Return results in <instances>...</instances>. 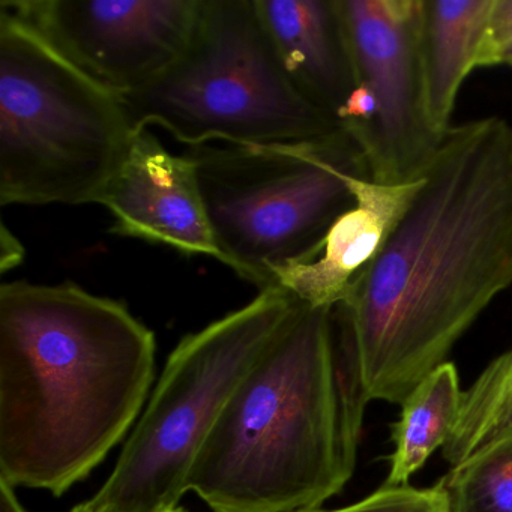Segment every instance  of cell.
<instances>
[{
    "mask_svg": "<svg viewBox=\"0 0 512 512\" xmlns=\"http://www.w3.org/2000/svg\"><path fill=\"white\" fill-rule=\"evenodd\" d=\"M494 0H424L421 55L425 104L434 133L445 139L461 86L478 68Z\"/></svg>",
    "mask_w": 512,
    "mask_h": 512,
    "instance_id": "4fadbf2b",
    "label": "cell"
},
{
    "mask_svg": "<svg viewBox=\"0 0 512 512\" xmlns=\"http://www.w3.org/2000/svg\"><path fill=\"white\" fill-rule=\"evenodd\" d=\"M0 512H28L17 497L16 487L4 478H0Z\"/></svg>",
    "mask_w": 512,
    "mask_h": 512,
    "instance_id": "d6986e66",
    "label": "cell"
},
{
    "mask_svg": "<svg viewBox=\"0 0 512 512\" xmlns=\"http://www.w3.org/2000/svg\"><path fill=\"white\" fill-rule=\"evenodd\" d=\"M154 332L74 283L0 286V478L64 496L143 413Z\"/></svg>",
    "mask_w": 512,
    "mask_h": 512,
    "instance_id": "7a4b0ae2",
    "label": "cell"
},
{
    "mask_svg": "<svg viewBox=\"0 0 512 512\" xmlns=\"http://www.w3.org/2000/svg\"><path fill=\"white\" fill-rule=\"evenodd\" d=\"M2 244L7 245L8 250H4L2 248V259H0V266H2V271H7V269L14 268V266L19 265L20 260H22L23 254L16 253L14 250V245L19 244L17 239L8 232L7 227L2 226Z\"/></svg>",
    "mask_w": 512,
    "mask_h": 512,
    "instance_id": "ffe728a7",
    "label": "cell"
},
{
    "mask_svg": "<svg viewBox=\"0 0 512 512\" xmlns=\"http://www.w3.org/2000/svg\"><path fill=\"white\" fill-rule=\"evenodd\" d=\"M500 65L512 67V44L503 52L502 58H500Z\"/></svg>",
    "mask_w": 512,
    "mask_h": 512,
    "instance_id": "7402d4cb",
    "label": "cell"
},
{
    "mask_svg": "<svg viewBox=\"0 0 512 512\" xmlns=\"http://www.w3.org/2000/svg\"><path fill=\"white\" fill-rule=\"evenodd\" d=\"M512 437V347L497 356L463 394L460 416L443 446L451 467Z\"/></svg>",
    "mask_w": 512,
    "mask_h": 512,
    "instance_id": "9a60e30c",
    "label": "cell"
},
{
    "mask_svg": "<svg viewBox=\"0 0 512 512\" xmlns=\"http://www.w3.org/2000/svg\"><path fill=\"white\" fill-rule=\"evenodd\" d=\"M256 7L293 85L337 122L355 88L337 0H256Z\"/></svg>",
    "mask_w": 512,
    "mask_h": 512,
    "instance_id": "7c38bea8",
    "label": "cell"
},
{
    "mask_svg": "<svg viewBox=\"0 0 512 512\" xmlns=\"http://www.w3.org/2000/svg\"><path fill=\"white\" fill-rule=\"evenodd\" d=\"M283 287L185 335L167 359L91 512H169L188 491L200 449L257 359L298 310Z\"/></svg>",
    "mask_w": 512,
    "mask_h": 512,
    "instance_id": "52a82bcc",
    "label": "cell"
},
{
    "mask_svg": "<svg viewBox=\"0 0 512 512\" xmlns=\"http://www.w3.org/2000/svg\"><path fill=\"white\" fill-rule=\"evenodd\" d=\"M355 85L373 98V121L353 140L371 181H418L445 139L428 121L422 70L424 0H337Z\"/></svg>",
    "mask_w": 512,
    "mask_h": 512,
    "instance_id": "ba28073f",
    "label": "cell"
},
{
    "mask_svg": "<svg viewBox=\"0 0 512 512\" xmlns=\"http://www.w3.org/2000/svg\"><path fill=\"white\" fill-rule=\"evenodd\" d=\"M422 178L407 184H379L358 176L352 181L355 205L329 229L319 256L305 265L274 272L283 287L311 307H334L382 250L388 236L421 188Z\"/></svg>",
    "mask_w": 512,
    "mask_h": 512,
    "instance_id": "8fae6325",
    "label": "cell"
},
{
    "mask_svg": "<svg viewBox=\"0 0 512 512\" xmlns=\"http://www.w3.org/2000/svg\"><path fill=\"white\" fill-rule=\"evenodd\" d=\"M512 286V124L455 125L335 313L368 401L403 404Z\"/></svg>",
    "mask_w": 512,
    "mask_h": 512,
    "instance_id": "6da1fadb",
    "label": "cell"
},
{
    "mask_svg": "<svg viewBox=\"0 0 512 512\" xmlns=\"http://www.w3.org/2000/svg\"><path fill=\"white\" fill-rule=\"evenodd\" d=\"M299 512H449V509L439 485L431 488L383 485L370 496L344 508L331 511L319 508Z\"/></svg>",
    "mask_w": 512,
    "mask_h": 512,
    "instance_id": "e0dca14e",
    "label": "cell"
},
{
    "mask_svg": "<svg viewBox=\"0 0 512 512\" xmlns=\"http://www.w3.org/2000/svg\"><path fill=\"white\" fill-rule=\"evenodd\" d=\"M367 403L335 305L301 302L224 407L188 491L214 512L319 509L355 472Z\"/></svg>",
    "mask_w": 512,
    "mask_h": 512,
    "instance_id": "3957f363",
    "label": "cell"
},
{
    "mask_svg": "<svg viewBox=\"0 0 512 512\" xmlns=\"http://www.w3.org/2000/svg\"><path fill=\"white\" fill-rule=\"evenodd\" d=\"M121 100L134 130L164 128L191 148L298 142L340 130L287 76L256 0H205L184 55Z\"/></svg>",
    "mask_w": 512,
    "mask_h": 512,
    "instance_id": "8992f818",
    "label": "cell"
},
{
    "mask_svg": "<svg viewBox=\"0 0 512 512\" xmlns=\"http://www.w3.org/2000/svg\"><path fill=\"white\" fill-rule=\"evenodd\" d=\"M100 205L113 215L110 233L223 263L200 190L196 164L167 151L148 128L137 130L127 158Z\"/></svg>",
    "mask_w": 512,
    "mask_h": 512,
    "instance_id": "30bf717a",
    "label": "cell"
},
{
    "mask_svg": "<svg viewBox=\"0 0 512 512\" xmlns=\"http://www.w3.org/2000/svg\"><path fill=\"white\" fill-rule=\"evenodd\" d=\"M205 0H2L92 80L124 97L163 76L193 40Z\"/></svg>",
    "mask_w": 512,
    "mask_h": 512,
    "instance_id": "9c48e42d",
    "label": "cell"
},
{
    "mask_svg": "<svg viewBox=\"0 0 512 512\" xmlns=\"http://www.w3.org/2000/svg\"><path fill=\"white\" fill-rule=\"evenodd\" d=\"M463 394L457 368L445 362L407 395L394 428L395 449L385 485H409L428 458L446 445L460 416Z\"/></svg>",
    "mask_w": 512,
    "mask_h": 512,
    "instance_id": "5bb4252c",
    "label": "cell"
},
{
    "mask_svg": "<svg viewBox=\"0 0 512 512\" xmlns=\"http://www.w3.org/2000/svg\"><path fill=\"white\" fill-rule=\"evenodd\" d=\"M70 512H91V509L88 508V505H86V502L79 503V505L74 506L73 509H71ZM169 512H190L188 509L182 508V506H178V508L173 509V511Z\"/></svg>",
    "mask_w": 512,
    "mask_h": 512,
    "instance_id": "44dd1931",
    "label": "cell"
},
{
    "mask_svg": "<svg viewBox=\"0 0 512 512\" xmlns=\"http://www.w3.org/2000/svg\"><path fill=\"white\" fill-rule=\"evenodd\" d=\"M439 487L449 512H512V437L451 467Z\"/></svg>",
    "mask_w": 512,
    "mask_h": 512,
    "instance_id": "2e32d148",
    "label": "cell"
},
{
    "mask_svg": "<svg viewBox=\"0 0 512 512\" xmlns=\"http://www.w3.org/2000/svg\"><path fill=\"white\" fill-rule=\"evenodd\" d=\"M187 154L224 265L259 292L274 286L278 269L319 256L332 224L355 205L353 179L370 178L343 130L268 145L211 143Z\"/></svg>",
    "mask_w": 512,
    "mask_h": 512,
    "instance_id": "5b68a950",
    "label": "cell"
},
{
    "mask_svg": "<svg viewBox=\"0 0 512 512\" xmlns=\"http://www.w3.org/2000/svg\"><path fill=\"white\" fill-rule=\"evenodd\" d=\"M134 134L119 95L0 8V205H100Z\"/></svg>",
    "mask_w": 512,
    "mask_h": 512,
    "instance_id": "277c9868",
    "label": "cell"
},
{
    "mask_svg": "<svg viewBox=\"0 0 512 512\" xmlns=\"http://www.w3.org/2000/svg\"><path fill=\"white\" fill-rule=\"evenodd\" d=\"M512 44V0H494L479 53L478 68L500 65L503 52Z\"/></svg>",
    "mask_w": 512,
    "mask_h": 512,
    "instance_id": "ac0fdd59",
    "label": "cell"
}]
</instances>
